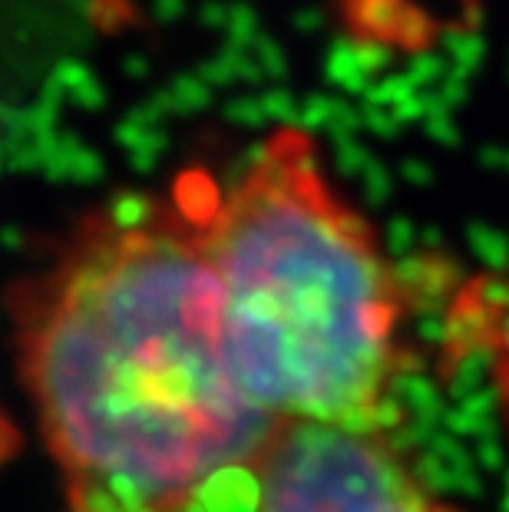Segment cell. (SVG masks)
<instances>
[{"label": "cell", "instance_id": "cell-3", "mask_svg": "<svg viewBox=\"0 0 509 512\" xmlns=\"http://www.w3.org/2000/svg\"><path fill=\"white\" fill-rule=\"evenodd\" d=\"M255 512H457L387 430L285 423L255 473Z\"/></svg>", "mask_w": 509, "mask_h": 512}, {"label": "cell", "instance_id": "cell-4", "mask_svg": "<svg viewBox=\"0 0 509 512\" xmlns=\"http://www.w3.org/2000/svg\"><path fill=\"white\" fill-rule=\"evenodd\" d=\"M447 344L457 357H476L483 364L509 440V255L453 301Z\"/></svg>", "mask_w": 509, "mask_h": 512}, {"label": "cell", "instance_id": "cell-1", "mask_svg": "<svg viewBox=\"0 0 509 512\" xmlns=\"http://www.w3.org/2000/svg\"><path fill=\"white\" fill-rule=\"evenodd\" d=\"M17 367L77 512H192L278 423L245 387L199 222L100 215L10 304Z\"/></svg>", "mask_w": 509, "mask_h": 512}, {"label": "cell", "instance_id": "cell-2", "mask_svg": "<svg viewBox=\"0 0 509 512\" xmlns=\"http://www.w3.org/2000/svg\"><path fill=\"white\" fill-rule=\"evenodd\" d=\"M199 238L252 397L278 423L387 430L410 367L404 281L311 139H268Z\"/></svg>", "mask_w": 509, "mask_h": 512}]
</instances>
